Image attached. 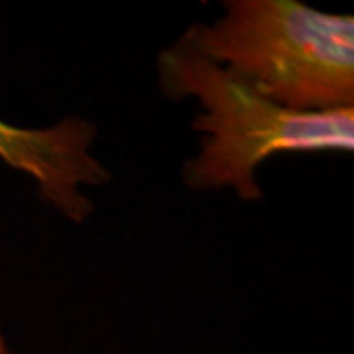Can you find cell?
<instances>
[{
	"label": "cell",
	"instance_id": "4",
	"mask_svg": "<svg viewBox=\"0 0 354 354\" xmlns=\"http://www.w3.org/2000/svg\"><path fill=\"white\" fill-rule=\"evenodd\" d=\"M0 354H16L10 348V344L6 341V337H4V333H2V327H0Z\"/></svg>",
	"mask_w": 354,
	"mask_h": 354
},
{
	"label": "cell",
	"instance_id": "1",
	"mask_svg": "<svg viewBox=\"0 0 354 354\" xmlns=\"http://www.w3.org/2000/svg\"><path fill=\"white\" fill-rule=\"evenodd\" d=\"M158 85L167 99H195L197 153L183 165V183L197 191H232L260 201V167L281 153H353L354 106L305 113L270 101L181 39L160 51Z\"/></svg>",
	"mask_w": 354,
	"mask_h": 354
},
{
	"label": "cell",
	"instance_id": "3",
	"mask_svg": "<svg viewBox=\"0 0 354 354\" xmlns=\"http://www.w3.org/2000/svg\"><path fill=\"white\" fill-rule=\"evenodd\" d=\"M97 127L81 116H65L50 127H16L0 118V160L28 176L41 201L73 225L95 213L87 189L113 176L93 153Z\"/></svg>",
	"mask_w": 354,
	"mask_h": 354
},
{
	"label": "cell",
	"instance_id": "2",
	"mask_svg": "<svg viewBox=\"0 0 354 354\" xmlns=\"http://www.w3.org/2000/svg\"><path fill=\"white\" fill-rule=\"evenodd\" d=\"M181 41L270 101L323 113L354 106V18L299 0H228Z\"/></svg>",
	"mask_w": 354,
	"mask_h": 354
}]
</instances>
